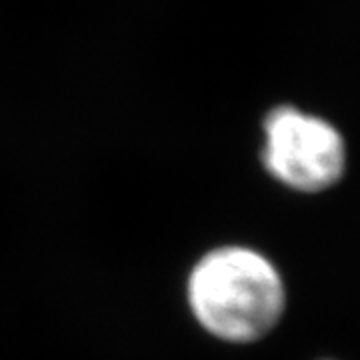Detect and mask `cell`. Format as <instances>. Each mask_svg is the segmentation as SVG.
<instances>
[{
	"label": "cell",
	"mask_w": 360,
	"mask_h": 360,
	"mask_svg": "<svg viewBox=\"0 0 360 360\" xmlns=\"http://www.w3.org/2000/svg\"><path fill=\"white\" fill-rule=\"evenodd\" d=\"M188 304L206 333L246 345L269 335L286 309V290L276 266L246 246H220L194 264Z\"/></svg>",
	"instance_id": "6da1fadb"
},
{
	"label": "cell",
	"mask_w": 360,
	"mask_h": 360,
	"mask_svg": "<svg viewBox=\"0 0 360 360\" xmlns=\"http://www.w3.org/2000/svg\"><path fill=\"white\" fill-rule=\"evenodd\" d=\"M262 162L284 186L321 193L336 184L347 165L340 132L319 116L276 108L264 122Z\"/></svg>",
	"instance_id": "7a4b0ae2"
}]
</instances>
